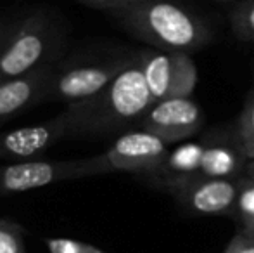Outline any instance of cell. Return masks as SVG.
<instances>
[{
  "instance_id": "8992f818",
  "label": "cell",
  "mask_w": 254,
  "mask_h": 253,
  "mask_svg": "<svg viewBox=\"0 0 254 253\" xmlns=\"http://www.w3.org/2000/svg\"><path fill=\"white\" fill-rule=\"evenodd\" d=\"M138 54L154 102L171 97H190L194 94L199 73L190 54L159 49L140 51Z\"/></svg>"
},
{
  "instance_id": "9a60e30c",
  "label": "cell",
  "mask_w": 254,
  "mask_h": 253,
  "mask_svg": "<svg viewBox=\"0 0 254 253\" xmlns=\"http://www.w3.org/2000/svg\"><path fill=\"white\" fill-rule=\"evenodd\" d=\"M235 142L248 160H254V90L249 92L237 122Z\"/></svg>"
},
{
  "instance_id": "7a4b0ae2",
  "label": "cell",
  "mask_w": 254,
  "mask_h": 253,
  "mask_svg": "<svg viewBox=\"0 0 254 253\" xmlns=\"http://www.w3.org/2000/svg\"><path fill=\"white\" fill-rule=\"evenodd\" d=\"M111 16L123 30L159 51L190 54L211 42L207 24L173 0H140Z\"/></svg>"
},
{
  "instance_id": "52a82bcc",
  "label": "cell",
  "mask_w": 254,
  "mask_h": 253,
  "mask_svg": "<svg viewBox=\"0 0 254 253\" xmlns=\"http://www.w3.org/2000/svg\"><path fill=\"white\" fill-rule=\"evenodd\" d=\"M170 144L147 130H128L102 153L107 173L128 172L144 177L154 172L166 158Z\"/></svg>"
},
{
  "instance_id": "7402d4cb",
  "label": "cell",
  "mask_w": 254,
  "mask_h": 253,
  "mask_svg": "<svg viewBox=\"0 0 254 253\" xmlns=\"http://www.w3.org/2000/svg\"><path fill=\"white\" fill-rule=\"evenodd\" d=\"M14 19H16V17H14ZM12 24H14V21H12ZM12 24H10V28H12ZM10 28H9V30H7V33L3 35L2 38H0V52H2L3 45H5V40H7V37H9V31H10ZM3 80H5V78H3V75H2V70H0V84H2Z\"/></svg>"
},
{
  "instance_id": "cb8c5ba5",
  "label": "cell",
  "mask_w": 254,
  "mask_h": 253,
  "mask_svg": "<svg viewBox=\"0 0 254 253\" xmlns=\"http://www.w3.org/2000/svg\"><path fill=\"white\" fill-rule=\"evenodd\" d=\"M249 162H251V163H253V165H254V160H249Z\"/></svg>"
},
{
  "instance_id": "ac0fdd59",
  "label": "cell",
  "mask_w": 254,
  "mask_h": 253,
  "mask_svg": "<svg viewBox=\"0 0 254 253\" xmlns=\"http://www.w3.org/2000/svg\"><path fill=\"white\" fill-rule=\"evenodd\" d=\"M45 245L51 253H104L94 245L67 240V238H47Z\"/></svg>"
},
{
  "instance_id": "8fae6325",
  "label": "cell",
  "mask_w": 254,
  "mask_h": 253,
  "mask_svg": "<svg viewBox=\"0 0 254 253\" xmlns=\"http://www.w3.org/2000/svg\"><path fill=\"white\" fill-rule=\"evenodd\" d=\"M206 149L204 141H185L180 146L170 149L166 158L161 162L154 172L144 175L142 179L149 186L171 194L175 189L184 186L194 177L201 175V160Z\"/></svg>"
},
{
  "instance_id": "ba28073f",
  "label": "cell",
  "mask_w": 254,
  "mask_h": 253,
  "mask_svg": "<svg viewBox=\"0 0 254 253\" xmlns=\"http://www.w3.org/2000/svg\"><path fill=\"white\" fill-rule=\"evenodd\" d=\"M138 125L171 146L190 141L204 125V113L192 97H171L154 102Z\"/></svg>"
},
{
  "instance_id": "5b68a950",
  "label": "cell",
  "mask_w": 254,
  "mask_h": 253,
  "mask_svg": "<svg viewBox=\"0 0 254 253\" xmlns=\"http://www.w3.org/2000/svg\"><path fill=\"white\" fill-rule=\"evenodd\" d=\"M107 173L102 155L80 160H26L0 165V196Z\"/></svg>"
},
{
  "instance_id": "2e32d148",
  "label": "cell",
  "mask_w": 254,
  "mask_h": 253,
  "mask_svg": "<svg viewBox=\"0 0 254 253\" xmlns=\"http://www.w3.org/2000/svg\"><path fill=\"white\" fill-rule=\"evenodd\" d=\"M232 31L244 42H254V0H242L232 9Z\"/></svg>"
},
{
  "instance_id": "4fadbf2b",
  "label": "cell",
  "mask_w": 254,
  "mask_h": 253,
  "mask_svg": "<svg viewBox=\"0 0 254 253\" xmlns=\"http://www.w3.org/2000/svg\"><path fill=\"white\" fill-rule=\"evenodd\" d=\"M248 162L237 142H206L199 173L211 179H239L244 173Z\"/></svg>"
},
{
  "instance_id": "ffe728a7",
  "label": "cell",
  "mask_w": 254,
  "mask_h": 253,
  "mask_svg": "<svg viewBox=\"0 0 254 253\" xmlns=\"http://www.w3.org/2000/svg\"><path fill=\"white\" fill-rule=\"evenodd\" d=\"M76 2L85 7H90V9L106 10V12L111 14V12H114V10L133 5V3L140 2V0H76Z\"/></svg>"
},
{
  "instance_id": "277c9868",
  "label": "cell",
  "mask_w": 254,
  "mask_h": 253,
  "mask_svg": "<svg viewBox=\"0 0 254 253\" xmlns=\"http://www.w3.org/2000/svg\"><path fill=\"white\" fill-rule=\"evenodd\" d=\"M133 59V54L107 56V58H73L52 66L45 84L44 102H74L87 101L107 87Z\"/></svg>"
},
{
  "instance_id": "30bf717a",
  "label": "cell",
  "mask_w": 254,
  "mask_h": 253,
  "mask_svg": "<svg viewBox=\"0 0 254 253\" xmlns=\"http://www.w3.org/2000/svg\"><path fill=\"white\" fill-rule=\"evenodd\" d=\"M63 139H69L66 120L63 113L37 123L7 130L0 134V160H14V162H26L47 153Z\"/></svg>"
},
{
  "instance_id": "5bb4252c",
  "label": "cell",
  "mask_w": 254,
  "mask_h": 253,
  "mask_svg": "<svg viewBox=\"0 0 254 253\" xmlns=\"http://www.w3.org/2000/svg\"><path fill=\"white\" fill-rule=\"evenodd\" d=\"M230 217L235 220L239 231L254 234V165L251 162H248L239 179L237 201Z\"/></svg>"
},
{
  "instance_id": "e0dca14e",
  "label": "cell",
  "mask_w": 254,
  "mask_h": 253,
  "mask_svg": "<svg viewBox=\"0 0 254 253\" xmlns=\"http://www.w3.org/2000/svg\"><path fill=\"white\" fill-rule=\"evenodd\" d=\"M0 253H26L24 231L19 224L0 219Z\"/></svg>"
},
{
  "instance_id": "3957f363",
  "label": "cell",
  "mask_w": 254,
  "mask_h": 253,
  "mask_svg": "<svg viewBox=\"0 0 254 253\" xmlns=\"http://www.w3.org/2000/svg\"><path fill=\"white\" fill-rule=\"evenodd\" d=\"M67 45L64 17L52 9H35L16 16L2 52L0 70L5 80L59 63Z\"/></svg>"
},
{
  "instance_id": "44dd1931",
  "label": "cell",
  "mask_w": 254,
  "mask_h": 253,
  "mask_svg": "<svg viewBox=\"0 0 254 253\" xmlns=\"http://www.w3.org/2000/svg\"><path fill=\"white\" fill-rule=\"evenodd\" d=\"M12 21H14V17H2V19H0V38L7 33V30L10 28Z\"/></svg>"
},
{
  "instance_id": "d6986e66",
  "label": "cell",
  "mask_w": 254,
  "mask_h": 253,
  "mask_svg": "<svg viewBox=\"0 0 254 253\" xmlns=\"http://www.w3.org/2000/svg\"><path fill=\"white\" fill-rule=\"evenodd\" d=\"M225 253H254V234L237 229L228 247L225 248Z\"/></svg>"
},
{
  "instance_id": "603a6c76",
  "label": "cell",
  "mask_w": 254,
  "mask_h": 253,
  "mask_svg": "<svg viewBox=\"0 0 254 253\" xmlns=\"http://www.w3.org/2000/svg\"><path fill=\"white\" fill-rule=\"evenodd\" d=\"M214 2H242V0H214Z\"/></svg>"
},
{
  "instance_id": "6da1fadb",
  "label": "cell",
  "mask_w": 254,
  "mask_h": 253,
  "mask_svg": "<svg viewBox=\"0 0 254 253\" xmlns=\"http://www.w3.org/2000/svg\"><path fill=\"white\" fill-rule=\"evenodd\" d=\"M154 104L149 92L140 54L135 52L128 66L104 90L87 101L66 106L63 113L69 137L101 139L128 132L140 123L142 116Z\"/></svg>"
},
{
  "instance_id": "7c38bea8",
  "label": "cell",
  "mask_w": 254,
  "mask_h": 253,
  "mask_svg": "<svg viewBox=\"0 0 254 253\" xmlns=\"http://www.w3.org/2000/svg\"><path fill=\"white\" fill-rule=\"evenodd\" d=\"M52 66L31 71L23 77L3 80L0 84V125L26 109L42 104L45 84L49 80Z\"/></svg>"
},
{
  "instance_id": "9c48e42d",
  "label": "cell",
  "mask_w": 254,
  "mask_h": 253,
  "mask_svg": "<svg viewBox=\"0 0 254 253\" xmlns=\"http://www.w3.org/2000/svg\"><path fill=\"white\" fill-rule=\"evenodd\" d=\"M241 179V177H239ZM239 179H211L197 175L170 196L190 215H232L239 194Z\"/></svg>"
}]
</instances>
